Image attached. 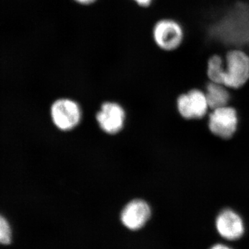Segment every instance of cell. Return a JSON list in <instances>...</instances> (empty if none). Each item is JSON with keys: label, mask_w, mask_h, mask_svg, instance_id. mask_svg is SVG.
I'll return each mask as SVG.
<instances>
[{"label": "cell", "mask_w": 249, "mask_h": 249, "mask_svg": "<svg viewBox=\"0 0 249 249\" xmlns=\"http://www.w3.org/2000/svg\"><path fill=\"white\" fill-rule=\"evenodd\" d=\"M11 240V230L9 222L0 214V243L9 244Z\"/></svg>", "instance_id": "cell-11"}, {"label": "cell", "mask_w": 249, "mask_h": 249, "mask_svg": "<svg viewBox=\"0 0 249 249\" xmlns=\"http://www.w3.org/2000/svg\"><path fill=\"white\" fill-rule=\"evenodd\" d=\"M52 117L54 124L61 130L73 129L79 124L81 111L78 105L72 100L62 98L52 105Z\"/></svg>", "instance_id": "cell-4"}, {"label": "cell", "mask_w": 249, "mask_h": 249, "mask_svg": "<svg viewBox=\"0 0 249 249\" xmlns=\"http://www.w3.org/2000/svg\"><path fill=\"white\" fill-rule=\"evenodd\" d=\"M73 1L82 6H89V5L94 4L97 0H73Z\"/></svg>", "instance_id": "cell-13"}, {"label": "cell", "mask_w": 249, "mask_h": 249, "mask_svg": "<svg viewBox=\"0 0 249 249\" xmlns=\"http://www.w3.org/2000/svg\"><path fill=\"white\" fill-rule=\"evenodd\" d=\"M151 210L145 201L135 199L126 205L121 213V221L130 230H138L150 219Z\"/></svg>", "instance_id": "cell-7"}, {"label": "cell", "mask_w": 249, "mask_h": 249, "mask_svg": "<svg viewBox=\"0 0 249 249\" xmlns=\"http://www.w3.org/2000/svg\"><path fill=\"white\" fill-rule=\"evenodd\" d=\"M152 34L157 47L167 52L178 50L185 38L182 26L172 18H163L156 22Z\"/></svg>", "instance_id": "cell-2"}, {"label": "cell", "mask_w": 249, "mask_h": 249, "mask_svg": "<svg viewBox=\"0 0 249 249\" xmlns=\"http://www.w3.org/2000/svg\"><path fill=\"white\" fill-rule=\"evenodd\" d=\"M237 124V111L227 106L213 109L209 116L210 130L220 138H231L236 132Z\"/></svg>", "instance_id": "cell-3"}, {"label": "cell", "mask_w": 249, "mask_h": 249, "mask_svg": "<svg viewBox=\"0 0 249 249\" xmlns=\"http://www.w3.org/2000/svg\"><path fill=\"white\" fill-rule=\"evenodd\" d=\"M227 87L219 83L210 81L206 85V94L209 107L212 109L227 106L230 100V93Z\"/></svg>", "instance_id": "cell-9"}, {"label": "cell", "mask_w": 249, "mask_h": 249, "mask_svg": "<svg viewBox=\"0 0 249 249\" xmlns=\"http://www.w3.org/2000/svg\"><path fill=\"white\" fill-rule=\"evenodd\" d=\"M225 74L223 85L239 89L249 80V54L243 49H232L225 56Z\"/></svg>", "instance_id": "cell-1"}, {"label": "cell", "mask_w": 249, "mask_h": 249, "mask_svg": "<svg viewBox=\"0 0 249 249\" xmlns=\"http://www.w3.org/2000/svg\"><path fill=\"white\" fill-rule=\"evenodd\" d=\"M178 110L187 119H200L207 112L209 105L206 94L199 89H192L178 100Z\"/></svg>", "instance_id": "cell-5"}, {"label": "cell", "mask_w": 249, "mask_h": 249, "mask_svg": "<svg viewBox=\"0 0 249 249\" xmlns=\"http://www.w3.org/2000/svg\"><path fill=\"white\" fill-rule=\"evenodd\" d=\"M96 119L101 128L109 134L119 132L124 126V109L115 103H104L98 111Z\"/></svg>", "instance_id": "cell-8"}, {"label": "cell", "mask_w": 249, "mask_h": 249, "mask_svg": "<svg viewBox=\"0 0 249 249\" xmlns=\"http://www.w3.org/2000/svg\"><path fill=\"white\" fill-rule=\"evenodd\" d=\"M209 249H233L230 246L225 245V244L217 243L213 245Z\"/></svg>", "instance_id": "cell-14"}, {"label": "cell", "mask_w": 249, "mask_h": 249, "mask_svg": "<svg viewBox=\"0 0 249 249\" xmlns=\"http://www.w3.org/2000/svg\"><path fill=\"white\" fill-rule=\"evenodd\" d=\"M132 1L135 2L138 6L145 8L150 6L152 4V2H153L154 0H132Z\"/></svg>", "instance_id": "cell-12"}, {"label": "cell", "mask_w": 249, "mask_h": 249, "mask_svg": "<svg viewBox=\"0 0 249 249\" xmlns=\"http://www.w3.org/2000/svg\"><path fill=\"white\" fill-rule=\"evenodd\" d=\"M206 73L210 81L223 85L225 74V58L219 54H213L208 59Z\"/></svg>", "instance_id": "cell-10"}, {"label": "cell", "mask_w": 249, "mask_h": 249, "mask_svg": "<svg viewBox=\"0 0 249 249\" xmlns=\"http://www.w3.org/2000/svg\"><path fill=\"white\" fill-rule=\"evenodd\" d=\"M215 227L219 235L229 241L239 240L245 232L243 219L231 209L223 210L219 213L216 218Z\"/></svg>", "instance_id": "cell-6"}]
</instances>
